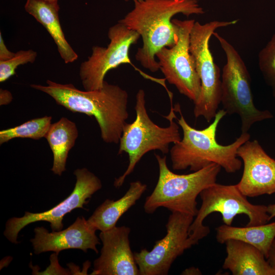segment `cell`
Instances as JSON below:
<instances>
[{
	"label": "cell",
	"instance_id": "obj_1",
	"mask_svg": "<svg viewBox=\"0 0 275 275\" xmlns=\"http://www.w3.org/2000/svg\"><path fill=\"white\" fill-rule=\"evenodd\" d=\"M133 8L118 21L137 32L143 40L135 60L152 72L159 70L156 54L164 47H172L177 36L172 22L175 15H202L203 8L197 0H142L134 1Z\"/></svg>",
	"mask_w": 275,
	"mask_h": 275
},
{
	"label": "cell",
	"instance_id": "obj_2",
	"mask_svg": "<svg viewBox=\"0 0 275 275\" xmlns=\"http://www.w3.org/2000/svg\"><path fill=\"white\" fill-rule=\"evenodd\" d=\"M47 86H30L51 97L67 109L94 117L101 137L106 143L118 144L128 118L127 91L104 80L101 89L82 91L72 84H61L47 80Z\"/></svg>",
	"mask_w": 275,
	"mask_h": 275
},
{
	"label": "cell",
	"instance_id": "obj_3",
	"mask_svg": "<svg viewBox=\"0 0 275 275\" xmlns=\"http://www.w3.org/2000/svg\"><path fill=\"white\" fill-rule=\"evenodd\" d=\"M180 114L178 124L183 131V138L170 150L172 167L174 170L189 168L195 172L211 163H216L229 173H235L242 166V161L237 155L239 147L250 139L248 132L241 133L232 143L228 145L218 144L216 139V131L221 120L227 114L223 109L218 110L212 122L206 128L197 129L190 126L182 114L179 103L174 106Z\"/></svg>",
	"mask_w": 275,
	"mask_h": 275
},
{
	"label": "cell",
	"instance_id": "obj_4",
	"mask_svg": "<svg viewBox=\"0 0 275 275\" xmlns=\"http://www.w3.org/2000/svg\"><path fill=\"white\" fill-rule=\"evenodd\" d=\"M159 168L157 184L144 205L146 213L151 214L164 207L171 212H177L195 217L198 213L197 198L201 192L216 183L222 167L216 163L188 174L172 172L167 157L155 154Z\"/></svg>",
	"mask_w": 275,
	"mask_h": 275
},
{
	"label": "cell",
	"instance_id": "obj_5",
	"mask_svg": "<svg viewBox=\"0 0 275 275\" xmlns=\"http://www.w3.org/2000/svg\"><path fill=\"white\" fill-rule=\"evenodd\" d=\"M171 99V110L165 118L169 121L168 126L162 127L155 124L150 118L146 107L145 93L140 89L136 95L135 110L136 117L131 123H126L119 141L118 154L127 153L129 163L124 173L116 178L114 185L121 187L126 178L133 171L143 156L149 151L159 150L163 154L169 152V145L181 140L179 127L174 119L177 117Z\"/></svg>",
	"mask_w": 275,
	"mask_h": 275
},
{
	"label": "cell",
	"instance_id": "obj_6",
	"mask_svg": "<svg viewBox=\"0 0 275 275\" xmlns=\"http://www.w3.org/2000/svg\"><path fill=\"white\" fill-rule=\"evenodd\" d=\"M225 52L226 63L221 76V101L228 115L240 118L241 133L248 132L255 123L273 117L268 110L258 109L254 103L250 75L241 57L234 47L217 32L213 34Z\"/></svg>",
	"mask_w": 275,
	"mask_h": 275
},
{
	"label": "cell",
	"instance_id": "obj_7",
	"mask_svg": "<svg viewBox=\"0 0 275 275\" xmlns=\"http://www.w3.org/2000/svg\"><path fill=\"white\" fill-rule=\"evenodd\" d=\"M238 19L214 20L204 24L195 21L190 33L189 51L193 56L201 80V93L194 103L196 118L203 117L210 122L218 111L221 101V79L219 67L214 61L209 48V41L215 31L235 25Z\"/></svg>",
	"mask_w": 275,
	"mask_h": 275
},
{
	"label": "cell",
	"instance_id": "obj_8",
	"mask_svg": "<svg viewBox=\"0 0 275 275\" xmlns=\"http://www.w3.org/2000/svg\"><path fill=\"white\" fill-rule=\"evenodd\" d=\"M200 196L201 206L188 230L189 237L195 245L209 233L210 229L203 225V221L213 212L220 213L224 224L228 226H232L234 218L240 214L249 218L246 226L264 225L270 220L267 206L250 203L236 184L215 183L203 190Z\"/></svg>",
	"mask_w": 275,
	"mask_h": 275
},
{
	"label": "cell",
	"instance_id": "obj_9",
	"mask_svg": "<svg viewBox=\"0 0 275 275\" xmlns=\"http://www.w3.org/2000/svg\"><path fill=\"white\" fill-rule=\"evenodd\" d=\"M177 36L172 47H164L156 54L159 69L167 81L195 103L201 93V80L189 51L190 33L195 20L173 19Z\"/></svg>",
	"mask_w": 275,
	"mask_h": 275
},
{
	"label": "cell",
	"instance_id": "obj_10",
	"mask_svg": "<svg viewBox=\"0 0 275 275\" xmlns=\"http://www.w3.org/2000/svg\"><path fill=\"white\" fill-rule=\"evenodd\" d=\"M110 42L107 47L94 46L92 53L79 67V74L84 90L101 89L106 74L123 64H130L131 46L140 38L134 31L118 22L108 29Z\"/></svg>",
	"mask_w": 275,
	"mask_h": 275
},
{
	"label": "cell",
	"instance_id": "obj_11",
	"mask_svg": "<svg viewBox=\"0 0 275 275\" xmlns=\"http://www.w3.org/2000/svg\"><path fill=\"white\" fill-rule=\"evenodd\" d=\"M192 215L173 212L166 225L167 234L155 242L149 251L143 249L134 256L140 275H167L175 259L195 245L188 230L194 221Z\"/></svg>",
	"mask_w": 275,
	"mask_h": 275
},
{
	"label": "cell",
	"instance_id": "obj_12",
	"mask_svg": "<svg viewBox=\"0 0 275 275\" xmlns=\"http://www.w3.org/2000/svg\"><path fill=\"white\" fill-rule=\"evenodd\" d=\"M76 181L70 195L65 200L49 210L39 213L25 211L24 216L13 217L7 221L4 232L10 242L18 243L17 236L20 231L30 224L45 221L50 223L52 231L63 228L64 216L76 208H84L92 196L102 187L100 179L86 168L74 171Z\"/></svg>",
	"mask_w": 275,
	"mask_h": 275
},
{
	"label": "cell",
	"instance_id": "obj_13",
	"mask_svg": "<svg viewBox=\"0 0 275 275\" xmlns=\"http://www.w3.org/2000/svg\"><path fill=\"white\" fill-rule=\"evenodd\" d=\"M243 163L240 181L236 184L246 197L275 193V159L269 156L259 142L248 140L237 150Z\"/></svg>",
	"mask_w": 275,
	"mask_h": 275
},
{
	"label": "cell",
	"instance_id": "obj_14",
	"mask_svg": "<svg viewBox=\"0 0 275 275\" xmlns=\"http://www.w3.org/2000/svg\"><path fill=\"white\" fill-rule=\"evenodd\" d=\"M130 228L115 227L101 231L102 243L100 256L94 261V275H140L130 244Z\"/></svg>",
	"mask_w": 275,
	"mask_h": 275
},
{
	"label": "cell",
	"instance_id": "obj_15",
	"mask_svg": "<svg viewBox=\"0 0 275 275\" xmlns=\"http://www.w3.org/2000/svg\"><path fill=\"white\" fill-rule=\"evenodd\" d=\"M96 230L84 216L77 217L66 229L49 232L43 227L34 229L35 237L30 240L34 253L52 251L59 254L67 249H80L87 253L91 249L98 254L97 245L100 244Z\"/></svg>",
	"mask_w": 275,
	"mask_h": 275
},
{
	"label": "cell",
	"instance_id": "obj_16",
	"mask_svg": "<svg viewBox=\"0 0 275 275\" xmlns=\"http://www.w3.org/2000/svg\"><path fill=\"white\" fill-rule=\"evenodd\" d=\"M225 243L227 256L223 267L232 274L275 275V267L254 246L235 239H229Z\"/></svg>",
	"mask_w": 275,
	"mask_h": 275
},
{
	"label": "cell",
	"instance_id": "obj_17",
	"mask_svg": "<svg viewBox=\"0 0 275 275\" xmlns=\"http://www.w3.org/2000/svg\"><path fill=\"white\" fill-rule=\"evenodd\" d=\"M25 11L40 23L56 44L58 52L65 63H72L78 55L66 40L59 16L58 3L44 0H26Z\"/></svg>",
	"mask_w": 275,
	"mask_h": 275
},
{
	"label": "cell",
	"instance_id": "obj_18",
	"mask_svg": "<svg viewBox=\"0 0 275 275\" xmlns=\"http://www.w3.org/2000/svg\"><path fill=\"white\" fill-rule=\"evenodd\" d=\"M147 189V185L140 181L131 182L126 193L118 200L106 199L87 220L96 230H109L116 226L119 218L135 204Z\"/></svg>",
	"mask_w": 275,
	"mask_h": 275
},
{
	"label": "cell",
	"instance_id": "obj_19",
	"mask_svg": "<svg viewBox=\"0 0 275 275\" xmlns=\"http://www.w3.org/2000/svg\"><path fill=\"white\" fill-rule=\"evenodd\" d=\"M78 136L76 124L66 117L51 124L45 137L53 153L51 171L61 176L66 170L69 151L74 146Z\"/></svg>",
	"mask_w": 275,
	"mask_h": 275
},
{
	"label": "cell",
	"instance_id": "obj_20",
	"mask_svg": "<svg viewBox=\"0 0 275 275\" xmlns=\"http://www.w3.org/2000/svg\"><path fill=\"white\" fill-rule=\"evenodd\" d=\"M218 242L224 243L229 239H235L250 244L267 257L275 239V222L255 226L237 227L223 224L215 229Z\"/></svg>",
	"mask_w": 275,
	"mask_h": 275
},
{
	"label": "cell",
	"instance_id": "obj_21",
	"mask_svg": "<svg viewBox=\"0 0 275 275\" xmlns=\"http://www.w3.org/2000/svg\"><path fill=\"white\" fill-rule=\"evenodd\" d=\"M51 116H44L28 121L18 126L0 131V144L15 138L39 140L45 138L50 126Z\"/></svg>",
	"mask_w": 275,
	"mask_h": 275
},
{
	"label": "cell",
	"instance_id": "obj_22",
	"mask_svg": "<svg viewBox=\"0 0 275 275\" xmlns=\"http://www.w3.org/2000/svg\"><path fill=\"white\" fill-rule=\"evenodd\" d=\"M260 70L275 97V34L258 54Z\"/></svg>",
	"mask_w": 275,
	"mask_h": 275
},
{
	"label": "cell",
	"instance_id": "obj_23",
	"mask_svg": "<svg viewBox=\"0 0 275 275\" xmlns=\"http://www.w3.org/2000/svg\"><path fill=\"white\" fill-rule=\"evenodd\" d=\"M37 56V52L32 49L19 50L10 59L0 61V82H4L14 75L19 66L34 63Z\"/></svg>",
	"mask_w": 275,
	"mask_h": 275
},
{
	"label": "cell",
	"instance_id": "obj_24",
	"mask_svg": "<svg viewBox=\"0 0 275 275\" xmlns=\"http://www.w3.org/2000/svg\"><path fill=\"white\" fill-rule=\"evenodd\" d=\"M15 53L8 50L6 46L2 37L1 32H0V61H4L12 58Z\"/></svg>",
	"mask_w": 275,
	"mask_h": 275
},
{
	"label": "cell",
	"instance_id": "obj_25",
	"mask_svg": "<svg viewBox=\"0 0 275 275\" xmlns=\"http://www.w3.org/2000/svg\"><path fill=\"white\" fill-rule=\"evenodd\" d=\"M13 97L10 92L3 89H0V105L9 104L12 100Z\"/></svg>",
	"mask_w": 275,
	"mask_h": 275
},
{
	"label": "cell",
	"instance_id": "obj_26",
	"mask_svg": "<svg viewBox=\"0 0 275 275\" xmlns=\"http://www.w3.org/2000/svg\"><path fill=\"white\" fill-rule=\"evenodd\" d=\"M266 260L272 266L275 267V239L271 244Z\"/></svg>",
	"mask_w": 275,
	"mask_h": 275
},
{
	"label": "cell",
	"instance_id": "obj_27",
	"mask_svg": "<svg viewBox=\"0 0 275 275\" xmlns=\"http://www.w3.org/2000/svg\"><path fill=\"white\" fill-rule=\"evenodd\" d=\"M181 274H186V275H198L202 274V272L198 268L195 267H191L184 270Z\"/></svg>",
	"mask_w": 275,
	"mask_h": 275
},
{
	"label": "cell",
	"instance_id": "obj_28",
	"mask_svg": "<svg viewBox=\"0 0 275 275\" xmlns=\"http://www.w3.org/2000/svg\"><path fill=\"white\" fill-rule=\"evenodd\" d=\"M267 206V213L269 215L270 219L275 217V204H270Z\"/></svg>",
	"mask_w": 275,
	"mask_h": 275
},
{
	"label": "cell",
	"instance_id": "obj_29",
	"mask_svg": "<svg viewBox=\"0 0 275 275\" xmlns=\"http://www.w3.org/2000/svg\"><path fill=\"white\" fill-rule=\"evenodd\" d=\"M45 1L49 2H53V3H58V0H44Z\"/></svg>",
	"mask_w": 275,
	"mask_h": 275
},
{
	"label": "cell",
	"instance_id": "obj_30",
	"mask_svg": "<svg viewBox=\"0 0 275 275\" xmlns=\"http://www.w3.org/2000/svg\"><path fill=\"white\" fill-rule=\"evenodd\" d=\"M124 1H125V2H128V1H129V0H124ZM133 2H134V1H142V0H133Z\"/></svg>",
	"mask_w": 275,
	"mask_h": 275
}]
</instances>
